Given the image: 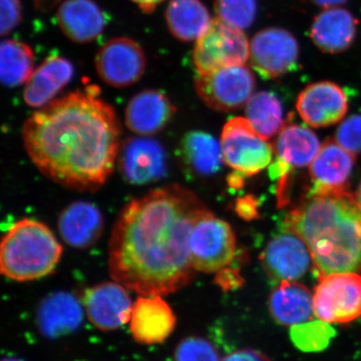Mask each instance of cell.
<instances>
[{
  "label": "cell",
  "mask_w": 361,
  "mask_h": 361,
  "mask_svg": "<svg viewBox=\"0 0 361 361\" xmlns=\"http://www.w3.org/2000/svg\"><path fill=\"white\" fill-rule=\"evenodd\" d=\"M132 1L137 4L144 13H149L164 0H132Z\"/></svg>",
  "instance_id": "cell-38"
},
{
  "label": "cell",
  "mask_w": 361,
  "mask_h": 361,
  "mask_svg": "<svg viewBox=\"0 0 361 361\" xmlns=\"http://www.w3.org/2000/svg\"><path fill=\"white\" fill-rule=\"evenodd\" d=\"M130 322L135 341L153 345L161 343L172 334L176 317L161 296H141L134 304Z\"/></svg>",
  "instance_id": "cell-19"
},
{
  "label": "cell",
  "mask_w": 361,
  "mask_h": 361,
  "mask_svg": "<svg viewBox=\"0 0 361 361\" xmlns=\"http://www.w3.org/2000/svg\"><path fill=\"white\" fill-rule=\"evenodd\" d=\"M169 30L182 42L199 39L212 20L200 0H171L166 11Z\"/></svg>",
  "instance_id": "cell-26"
},
{
  "label": "cell",
  "mask_w": 361,
  "mask_h": 361,
  "mask_svg": "<svg viewBox=\"0 0 361 361\" xmlns=\"http://www.w3.org/2000/svg\"><path fill=\"white\" fill-rule=\"evenodd\" d=\"M296 109L310 127H329L341 122L348 113V96L336 82H313L299 94Z\"/></svg>",
  "instance_id": "cell-16"
},
{
  "label": "cell",
  "mask_w": 361,
  "mask_h": 361,
  "mask_svg": "<svg viewBox=\"0 0 361 361\" xmlns=\"http://www.w3.org/2000/svg\"><path fill=\"white\" fill-rule=\"evenodd\" d=\"M218 20L243 30L253 25L257 13L256 0H215Z\"/></svg>",
  "instance_id": "cell-31"
},
{
  "label": "cell",
  "mask_w": 361,
  "mask_h": 361,
  "mask_svg": "<svg viewBox=\"0 0 361 361\" xmlns=\"http://www.w3.org/2000/svg\"><path fill=\"white\" fill-rule=\"evenodd\" d=\"M284 227L305 242L315 274L361 272V208L348 190L310 195L289 213Z\"/></svg>",
  "instance_id": "cell-3"
},
{
  "label": "cell",
  "mask_w": 361,
  "mask_h": 361,
  "mask_svg": "<svg viewBox=\"0 0 361 361\" xmlns=\"http://www.w3.org/2000/svg\"><path fill=\"white\" fill-rule=\"evenodd\" d=\"M336 336V331L331 323L320 319L299 323L290 327L292 343L302 353H322L329 348Z\"/></svg>",
  "instance_id": "cell-30"
},
{
  "label": "cell",
  "mask_w": 361,
  "mask_h": 361,
  "mask_svg": "<svg viewBox=\"0 0 361 361\" xmlns=\"http://www.w3.org/2000/svg\"><path fill=\"white\" fill-rule=\"evenodd\" d=\"M118 163L123 179L132 185L156 182L167 171L163 147L148 137L126 140L118 152Z\"/></svg>",
  "instance_id": "cell-14"
},
{
  "label": "cell",
  "mask_w": 361,
  "mask_h": 361,
  "mask_svg": "<svg viewBox=\"0 0 361 361\" xmlns=\"http://www.w3.org/2000/svg\"><path fill=\"white\" fill-rule=\"evenodd\" d=\"M82 322V307L73 294L54 292L39 304L37 324L40 332L49 338L68 336Z\"/></svg>",
  "instance_id": "cell-23"
},
{
  "label": "cell",
  "mask_w": 361,
  "mask_h": 361,
  "mask_svg": "<svg viewBox=\"0 0 361 361\" xmlns=\"http://www.w3.org/2000/svg\"><path fill=\"white\" fill-rule=\"evenodd\" d=\"M320 148L317 135L307 127L289 125L280 132L274 146L275 159L269 167L271 180L277 182L279 206L287 203V187L292 171L310 166Z\"/></svg>",
  "instance_id": "cell-8"
},
{
  "label": "cell",
  "mask_w": 361,
  "mask_h": 361,
  "mask_svg": "<svg viewBox=\"0 0 361 361\" xmlns=\"http://www.w3.org/2000/svg\"><path fill=\"white\" fill-rule=\"evenodd\" d=\"M318 319L344 324L361 316V275L336 273L322 278L313 295Z\"/></svg>",
  "instance_id": "cell-10"
},
{
  "label": "cell",
  "mask_w": 361,
  "mask_h": 361,
  "mask_svg": "<svg viewBox=\"0 0 361 361\" xmlns=\"http://www.w3.org/2000/svg\"><path fill=\"white\" fill-rule=\"evenodd\" d=\"M221 361H271V360L260 351L246 348L230 353L222 358Z\"/></svg>",
  "instance_id": "cell-37"
},
{
  "label": "cell",
  "mask_w": 361,
  "mask_h": 361,
  "mask_svg": "<svg viewBox=\"0 0 361 361\" xmlns=\"http://www.w3.org/2000/svg\"><path fill=\"white\" fill-rule=\"evenodd\" d=\"M85 311L97 329L111 331L130 322L134 304L127 288L118 282H104L85 291Z\"/></svg>",
  "instance_id": "cell-15"
},
{
  "label": "cell",
  "mask_w": 361,
  "mask_h": 361,
  "mask_svg": "<svg viewBox=\"0 0 361 361\" xmlns=\"http://www.w3.org/2000/svg\"><path fill=\"white\" fill-rule=\"evenodd\" d=\"M63 247L54 233L39 221L21 219L14 223L0 247V268L14 281H32L51 274L58 266Z\"/></svg>",
  "instance_id": "cell-4"
},
{
  "label": "cell",
  "mask_w": 361,
  "mask_h": 361,
  "mask_svg": "<svg viewBox=\"0 0 361 361\" xmlns=\"http://www.w3.org/2000/svg\"><path fill=\"white\" fill-rule=\"evenodd\" d=\"M298 59V42L283 28H265L251 40L249 59L262 78H279L295 71Z\"/></svg>",
  "instance_id": "cell-11"
},
{
  "label": "cell",
  "mask_w": 361,
  "mask_h": 361,
  "mask_svg": "<svg viewBox=\"0 0 361 361\" xmlns=\"http://www.w3.org/2000/svg\"><path fill=\"white\" fill-rule=\"evenodd\" d=\"M250 59V44L245 33L215 18L210 27L197 40L193 51L194 65L199 73L245 65Z\"/></svg>",
  "instance_id": "cell-9"
},
{
  "label": "cell",
  "mask_w": 361,
  "mask_h": 361,
  "mask_svg": "<svg viewBox=\"0 0 361 361\" xmlns=\"http://www.w3.org/2000/svg\"><path fill=\"white\" fill-rule=\"evenodd\" d=\"M175 361H221L217 349L203 337L183 339L175 350Z\"/></svg>",
  "instance_id": "cell-32"
},
{
  "label": "cell",
  "mask_w": 361,
  "mask_h": 361,
  "mask_svg": "<svg viewBox=\"0 0 361 361\" xmlns=\"http://www.w3.org/2000/svg\"><path fill=\"white\" fill-rule=\"evenodd\" d=\"M1 6V20L0 32L2 35H8L21 20L20 0H0Z\"/></svg>",
  "instance_id": "cell-34"
},
{
  "label": "cell",
  "mask_w": 361,
  "mask_h": 361,
  "mask_svg": "<svg viewBox=\"0 0 361 361\" xmlns=\"http://www.w3.org/2000/svg\"><path fill=\"white\" fill-rule=\"evenodd\" d=\"M182 152L188 166L202 177L216 174L222 165L220 142L207 133H189L183 140Z\"/></svg>",
  "instance_id": "cell-27"
},
{
  "label": "cell",
  "mask_w": 361,
  "mask_h": 361,
  "mask_svg": "<svg viewBox=\"0 0 361 361\" xmlns=\"http://www.w3.org/2000/svg\"><path fill=\"white\" fill-rule=\"evenodd\" d=\"M246 176L241 174V173L235 171L234 174L230 176L229 185L233 188H241L244 183V178Z\"/></svg>",
  "instance_id": "cell-40"
},
{
  "label": "cell",
  "mask_w": 361,
  "mask_h": 361,
  "mask_svg": "<svg viewBox=\"0 0 361 361\" xmlns=\"http://www.w3.org/2000/svg\"><path fill=\"white\" fill-rule=\"evenodd\" d=\"M121 128L96 85L54 99L23 129L26 153L42 175L78 191H97L115 169Z\"/></svg>",
  "instance_id": "cell-2"
},
{
  "label": "cell",
  "mask_w": 361,
  "mask_h": 361,
  "mask_svg": "<svg viewBox=\"0 0 361 361\" xmlns=\"http://www.w3.org/2000/svg\"><path fill=\"white\" fill-rule=\"evenodd\" d=\"M355 156L336 140H327L310 166L313 187L310 195H323L346 190L355 168Z\"/></svg>",
  "instance_id": "cell-17"
},
{
  "label": "cell",
  "mask_w": 361,
  "mask_h": 361,
  "mask_svg": "<svg viewBox=\"0 0 361 361\" xmlns=\"http://www.w3.org/2000/svg\"><path fill=\"white\" fill-rule=\"evenodd\" d=\"M223 161L246 177L271 165L274 148L254 130L245 118H233L223 128L220 139Z\"/></svg>",
  "instance_id": "cell-5"
},
{
  "label": "cell",
  "mask_w": 361,
  "mask_h": 361,
  "mask_svg": "<svg viewBox=\"0 0 361 361\" xmlns=\"http://www.w3.org/2000/svg\"><path fill=\"white\" fill-rule=\"evenodd\" d=\"M58 23L68 39L85 44L103 32L106 16L92 0H66L59 6Z\"/></svg>",
  "instance_id": "cell-24"
},
{
  "label": "cell",
  "mask_w": 361,
  "mask_h": 361,
  "mask_svg": "<svg viewBox=\"0 0 361 361\" xmlns=\"http://www.w3.org/2000/svg\"><path fill=\"white\" fill-rule=\"evenodd\" d=\"M235 211L240 218L247 221L256 219L258 217V202L251 195L241 197L235 203Z\"/></svg>",
  "instance_id": "cell-35"
},
{
  "label": "cell",
  "mask_w": 361,
  "mask_h": 361,
  "mask_svg": "<svg viewBox=\"0 0 361 361\" xmlns=\"http://www.w3.org/2000/svg\"><path fill=\"white\" fill-rule=\"evenodd\" d=\"M195 89L209 108L217 111L238 110L248 103L255 90V77L246 65L226 66L199 73Z\"/></svg>",
  "instance_id": "cell-7"
},
{
  "label": "cell",
  "mask_w": 361,
  "mask_h": 361,
  "mask_svg": "<svg viewBox=\"0 0 361 361\" xmlns=\"http://www.w3.org/2000/svg\"><path fill=\"white\" fill-rule=\"evenodd\" d=\"M216 282L224 290H233L241 286L243 283V278L240 275L238 270L226 267L219 271L216 277Z\"/></svg>",
  "instance_id": "cell-36"
},
{
  "label": "cell",
  "mask_w": 361,
  "mask_h": 361,
  "mask_svg": "<svg viewBox=\"0 0 361 361\" xmlns=\"http://www.w3.org/2000/svg\"><path fill=\"white\" fill-rule=\"evenodd\" d=\"M75 73L68 59L54 56L45 59L26 82L23 99L32 108H44L71 82Z\"/></svg>",
  "instance_id": "cell-22"
},
{
  "label": "cell",
  "mask_w": 361,
  "mask_h": 361,
  "mask_svg": "<svg viewBox=\"0 0 361 361\" xmlns=\"http://www.w3.org/2000/svg\"><path fill=\"white\" fill-rule=\"evenodd\" d=\"M58 226L61 238L68 246L90 248L103 234V214L90 202H73L59 214Z\"/></svg>",
  "instance_id": "cell-20"
},
{
  "label": "cell",
  "mask_w": 361,
  "mask_h": 361,
  "mask_svg": "<svg viewBox=\"0 0 361 361\" xmlns=\"http://www.w3.org/2000/svg\"><path fill=\"white\" fill-rule=\"evenodd\" d=\"M175 111L174 104L160 90H142L126 108V126L140 137H151L165 129Z\"/></svg>",
  "instance_id": "cell-18"
},
{
  "label": "cell",
  "mask_w": 361,
  "mask_h": 361,
  "mask_svg": "<svg viewBox=\"0 0 361 361\" xmlns=\"http://www.w3.org/2000/svg\"><path fill=\"white\" fill-rule=\"evenodd\" d=\"M246 118L263 139L280 134L284 128L283 104L276 94L259 92L246 104Z\"/></svg>",
  "instance_id": "cell-28"
},
{
  "label": "cell",
  "mask_w": 361,
  "mask_h": 361,
  "mask_svg": "<svg viewBox=\"0 0 361 361\" xmlns=\"http://www.w3.org/2000/svg\"><path fill=\"white\" fill-rule=\"evenodd\" d=\"M35 56L27 44L18 40H4L0 49V77L8 87L27 82L33 73Z\"/></svg>",
  "instance_id": "cell-29"
},
{
  "label": "cell",
  "mask_w": 361,
  "mask_h": 361,
  "mask_svg": "<svg viewBox=\"0 0 361 361\" xmlns=\"http://www.w3.org/2000/svg\"><path fill=\"white\" fill-rule=\"evenodd\" d=\"M336 141L353 155L361 153V116H349L336 130Z\"/></svg>",
  "instance_id": "cell-33"
},
{
  "label": "cell",
  "mask_w": 361,
  "mask_h": 361,
  "mask_svg": "<svg viewBox=\"0 0 361 361\" xmlns=\"http://www.w3.org/2000/svg\"><path fill=\"white\" fill-rule=\"evenodd\" d=\"M358 20L353 13L339 7L326 8L316 16L311 25L310 37L320 51L339 54L355 42Z\"/></svg>",
  "instance_id": "cell-21"
},
{
  "label": "cell",
  "mask_w": 361,
  "mask_h": 361,
  "mask_svg": "<svg viewBox=\"0 0 361 361\" xmlns=\"http://www.w3.org/2000/svg\"><path fill=\"white\" fill-rule=\"evenodd\" d=\"M356 201H357L358 205H360L361 208V180L360 183V186L357 188V191L355 194Z\"/></svg>",
  "instance_id": "cell-41"
},
{
  "label": "cell",
  "mask_w": 361,
  "mask_h": 361,
  "mask_svg": "<svg viewBox=\"0 0 361 361\" xmlns=\"http://www.w3.org/2000/svg\"><path fill=\"white\" fill-rule=\"evenodd\" d=\"M97 75L111 87L134 85L146 70V56L137 42L127 37L109 40L97 52Z\"/></svg>",
  "instance_id": "cell-13"
},
{
  "label": "cell",
  "mask_w": 361,
  "mask_h": 361,
  "mask_svg": "<svg viewBox=\"0 0 361 361\" xmlns=\"http://www.w3.org/2000/svg\"><path fill=\"white\" fill-rule=\"evenodd\" d=\"M236 238L225 221L206 210L195 223L190 237L192 264L198 272L215 273L231 264Z\"/></svg>",
  "instance_id": "cell-6"
},
{
  "label": "cell",
  "mask_w": 361,
  "mask_h": 361,
  "mask_svg": "<svg viewBox=\"0 0 361 361\" xmlns=\"http://www.w3.org/2000/svg\"><path fill=\"white\" fill-rule=\"evenodd\" d=\"M206 210L193 192L179 185L130 201L111 232V278L141 296H165L184 288L197 272L190 252L192 229Z\"/></svg>",
  "instance_id": "cell-1"
},
{
  "label": "cell",
  "mask_w": 361,
  "mask_h": 361,
  "mask_svg": "<svg viewBox=\"0 0 361 361\" xmlns=\"http://www.w3.org/2000/svg\"><path fill=\"white\" fill-rule=\"evenodd\" d=\"M268 308L273 319L283 326H293L312 317L313 296L307 287L283 281L271 292Z\"/></svg>",
  "instance_id": "cell-25"
},
{
  "label": "cell",
  "mask_w": 361,
  "mask_h": 361,
  "mask_svg": "<svg viewBox=\"0 0 361 361\" xmlns=\"http://www.w3.org/2000/svg\"><path fill=\"white\" fill-rule=\"evenodd\" d=\"M49 1H54V0H39V4H47Z\"/></svg>",
  "instance_id": "cell-42"
},
{
  "label": "cell",
  "mask_w": 361,
  "mask_h": 361,
  "mask_svg": "<svg viewBox=\"0 0 361 361\" xmlns=\"http://www.w3.org/2000/svg\"><path fill=\"white\" fill-rule=\"evenodd\" d=\"M2 361H23V360H18V358H6V360H4Z\"/></svg>",
  "instance_id": "cell-43"
},
{
  "label": "cell",
  "mask_w": 361,
  "mask_h": 361,
  "mask_svg": "<svg viewBox=\"0 0 361 361\" xmlns=\"http://www.w3.org/2000/svg\"><path fill=\"white\" fill-rule=\"evenodd\" d=\"M260 260L267 276L279 283L296 282L306 274L312 262L305 242L284 226L283 231L269 240Z\"/></svg>",
  "instance_id": "cell-12"
},
{
  "label": "cell",
  "mask_w": 361,
  "mask_h": 361,
  "mask_svg": "<svg viewBox=\"0 0 361 361\" xmlns=\"http://www.w3.org/2000/svg\"><path fill=\"white\" fill-rule=\"evenodd\" d=\"M312 1L318 6L326 9L341 6V4H345L348 0H312Z\"/></svg>",
  "instance_id": "cell-39"
}]
</instances>
